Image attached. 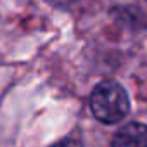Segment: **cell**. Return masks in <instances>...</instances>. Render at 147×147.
I'll return each instance as SVG.
<instances>
[{
  "label": "cell",
  "instance_id": "obj_4",
  "mask_svg": "<svg viewBox=\"0 0 147 147\" xmlns=\"http://www.w3.org/2000/svg\"><path fill=\"white\" fill-rule=\"evenodd\" d=\"M50 147H83V145H82V142L76 140V138H62V140L55 142V144L50 145Z\"/></svg>",
  "mask_w": 147,
  "mask_h": 147
},
{
  "label": "cell",
  "instance_id": "obj_1",
  "mask_svg": "<svg viewBox=\"0 0 147 147\" xmlns=\"http://www.w3.org/2000/svg\"><path fill=\"white\" fill-rule=\"evenodd\" d=\"M90 109L95 119L106 125L119 123L130 111L126 90L116 82H100L90 94Z\"/></svg>",
  "mask_w": 147,
  "mask_h": 147
},
{
  "label": "cell",
  "instance_id": "obj_3",
  "mask_svg": "<svg viewBox=\"0 0 147 147\" xmlns=\"http://www.w3.org/2000/svg\"><path fill=\"white\" fill-rule=\"evenodd\" d=\"M45 2L52 7H57V9H67L71 5H75L76 2H80V0H45Z\"/></svg>",
  "mask_w": 147,
  "mask_h": 147
},
{
  "label": "cell",
  "instance_id": "obj_2",
  "mask_svg": "<svg viewBox=\"0 0 147 147\" xmlns=\"http://www.w3.org/2000/svg\"><path fill=\"white\" fill-rule=\"evenodd\" d=\"M111 147H147V125L128 123L113 137Z\"/></svg>",
  "mask_w": 147,
  "mask_h": 147
}]
</instances>
